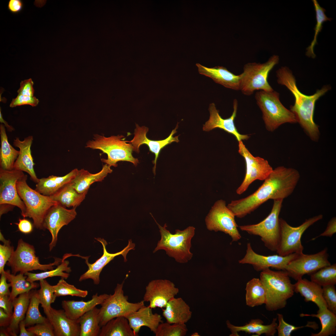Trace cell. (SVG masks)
I'll return each instance as SVG.
<instances>
[{"instance_id":"obj_1","label":"cell","mask_w":336,"mask_h":336,"mask_svg":"<svg viewBox=\"0 0 336 336\" xmlns=\"http://www.w3.org/2000/svg\"><path fill=\"white\" fill-rule=\"evenodd\" d=\"M300 177L299 171L294 168L278 166L254 193L244 198L231 201L227 206L235 217H244L268 200H283L289 196Z\"/></svg>"},{"instance_id":"obj_2","label":"cell","mask_w":336,"mask_h":336,"mask_svg":"<svg viewBox=\"0 0 336 336\" xmlns=\"http://www.w3.org/2000/svg\"><path fill=\"white\" fill-rule=\"evenodd\" d=\"M277 82L286 86L295 98V103L290 106V110L294 114L304 131L313 141L317 142L320 137L319 126L313 119L315 102L330 89L328 85L324 86L314 94L308 96L301 93L298 88L295 77L292 72L287 67H282L276 71Z\"/></svg>"},{"instance_id":"obj_3","label":"cell","mask_w":336,"mask_h":336,"mask_svg":"<svg viewBox=\"0 0 336 336\" xmlns=\"http://www.w3.org/2000/svg\"><path fill=\"white\" fill-rule=\"evenodd\" d=\"M259 279L265 290L267 310L273 311L285 307L287 300L295 292L294 284L287 272L267 268L261 271Z\"/></svg>"},{"instance_id":"obj_4","label":"cell","mask_w":336,"mask_h":336,"mask_svg":"<svg viewBox=\"0 0 336 336\" xmlns=\"http://www.w3.org/2000/svg\"><path fill=\"white\" fill-rule=\"evenodd\" d=\"M257 104L261 110L267 130L273 132L285 123H297L294 114L287 109L279 100V94L274 90L258 91L255 94Z\"/></svg>"},{"instance_id":"obj_5","label":"cell","mask_w":336,"mask_h":336,"mask_svg":"<svg viewBox=\"0 0 336 336\" xmlns=\"http://www.w3.org/2000/svg\"><path fill=\"white\" fill-rule=\"evenodd\" d=\"M155 220L160 229L161 238L153 253L163 250L168 256L174 258L178 262L185 263L190 260L193 255L190 250L191 240L195 234V228L189 226L182 231L177 229L175 233L172 234L166 229V224L163 227Z\"/></svg>"},{"instance_id":"obj_6","label":"cell","mask_w":336,"mask_h":336,"mask_svg":"<svg viewBox=\"0 0 336 336\" xmlns=\"http://www.w3.org/2000/svg\"><path fill=\"white\" fill-rule=\"evenodd\" d=\"M127 143L122 135L106 137L96 134L92 140L87 142L86 147L100 150L107 154V159L102 158L101 160L110 167H117V163L121 161L130 162L136 166L139 161L132 155V145Z\"/></svg>"},{"instance_id":"obj_7","label":"cell","mask_w":336,"mask_h":336,"mask_svg":"<svg viewBox=\"0 0 336 336\" xmlns=\"http://www.w3.org/2000/svg\"><path fill=\"white\" fill-rule=\"evenodd\" d=\"M27 175L25 174L16 182L18 194L26 207L24 217L31 218L35 227L44 230V217L50 208L57 203L49 196L43 195L31 188L27 184Z\"/></svg>"},{"instance_id":"obj_8","label":"cell","mask_w":336,"mask_h":336,"mask_svg":"<svg viewBox=\"0 0 336 336\" xmlns=\"http://www.w3.org/2000/svg\"><path fill=\"white\" fill-rule=\"evenodd\" d=\"M278 56L273 55L263 63H249L245 65L240 75V88L244 95L249 96L255 91H270L273 89L268 78L270 72L278 63Z\"/></svg>"},{"instance_id":"obj_9","label":"cell","mask_w":336,"mask_h":336,"mask_svg":"<svg viewBox=\"0 0 336 336\" xmlns=\"http://www.w3.org/2000/svg\"><path fill=\"white\" fill-rule=\"evenodd\" d=\"M283 201L282 199L273 200L270 213L259 223L239 226L241 231L260 237L265 247L272 251H277L279 243L280 227L279 216Z\"/></svg>"},{"instance_id":"obj_10","label":"cell","mask_w":336,"mask_h":336,"mask_svg":"<svg viewBox=\"0 0 336 336\" xmlns=\"http://www.w3.org/2000/svg\"><path fill=\"white\" fill-rule=\"evenodd\" d=\"M124 281L121 283H118L114 293L109 295L100 305L99 315L101 327L113 319L120 316L126 317L145 306V302L143 300L136 303L128 301V296L124 294Z\"/></svg>"},{"instance_id":"obj_11","label":"cell","mask_w":336,"mask_h":336,"mask_svg":"<svg viewBox=\"0 0 336 336\" xmlns=\"http://www.w3.org/2000/svg\"><path fill=\"white\" fill-rule=\"evenodd\" d=\"M62 259L56 258L54 261L48 264H40L35 254L34 246L21 239L18 240L16 249L14 250L6 264L11 268L12 273L16 275L17 272L25 274L34 270L44 271L54 269V266L60 264Z\"/></svg>"},{"instance_id":"obj_12","label":"cell","mask_w":336,"mask_h":336,"mask_svg":"<svg viewBox=\"0 0 336 336\" xmlns=\"http://www.w3.org/2000/svg\"><path fill=\"white\" fill-rule=\"evenodd\" d=\"M322 214H319L308 219L300 226L293 227L283 219L279 218L280 236L278 246L276 251L281 256H286L294 253H303V247L301 238L305 231L315 223L321 219Z\"/></svg>"},{"instance_id":"obj_13","label":"cell","mask_w":336,"mask_h":336,"mask_svg":"<svg viewBox=\"0 0 336 336\" xmlns=\"http://www.w3.org/2000/svg\"><path fill=\"white\" fill-rule=\"evenodd\" d=\"M235 217L226 206L225 201L219 200L215 202L206 218L207 228L210 231L223 232L231 237L232 242L237 241L241 236Z\"/></svg>"},{"instance_id":"obj_14","label":"cell","mask_w":336,"mask_h":336,"mask_svg":"<svg viewBox=\"0 0 336 336\" xmlns=\"http://www.w3.org/2000/svg\"><path fill=\"white\" fill-rule=\"evenodd\" d=\"M238 142V151L244 158L246 165L244 178L236 191L238 194L240 195L255 180H264L273 169L267 160L259 156H254L242 141Z\"/></svg>"},{"instance_id":"obj_15","label":"cell","mask_w":336,"mask_h":336,"mask_svg":"<svg viewBox=\"0 0 336 336\" xmlns=\"http://www.w3.org/2000/svg\"><path fill=\"white\" fill-rule=\"evenodd\" d=\"M327 249L313 254H300L287 264L284 270L289 277L296 281L306 274H310L331 264L328 260Z\"/></svg>"},{"instance_id":"obj_16","label":"cell","mask_w":336,"mask_h":336,"mask_svg":"<svg viewBox=\"0 0 336 336\" xmlns=\"http://www.w3.org/2000/svg\"><path fill=\"white\" fill-rule=\"evenodd\" d=\"M24 175L22 171L0 168V204H8L17 207L24 217L26 207L18 194L16 182Z\"/></svg>"},{"instance_id":"obj_17","label":"cell","mask_w":336,"mask_h":336,"mask_svg":"<svg viewBox=\"0 0 336 336\" xmlns=\"http://www.w3.org/2000/svg\"><path fill=\"white\" fill-rule=\"evenodd\" d=\"M172 282L167 279H156L150 282L145 288L144 302H149L152 309L165 308L167 302L179 292Z\"/></svg>"},{"instance_id":"obj_18","label":"cell","mask_w":336,"mask_h":336,"mask_svg":"<svg viewBox=\"0 0 336 336\" xmlns=\"http://www.w3.org/2000/svg\"><path fill=\"white\" fill-rule=\"evenodd\" d=\"M76 208L69 209L56 204L52 206L44 219V230L47 229L51 233L52 240L49 245V250H52L57 243L58 234L61 228L68 225L76 217Z\"/></svg>"},{"instance_id":"obj_19","label":"cell","mask_w":336,"mask_h":336,"mask_svg":"<svg viewBox=\"0 0 336 336\" xmlns=\"http://www.w3.org/2000/svg\"><path fill=\"white\" fill-rule=\"evenodd\" d=\"M294 253L286 256L278 254L264 256L256 253L253 250L250 243L247 245L245 256L239 260V263L252 265L257 271L272 268L278 270H284L287 264L299 254Z\"/></svg>"},{"instance_id":"obj_20","label":"cell","mask_w":336,"mask_h":336,"mask_svg":"<svg viewBox=\"0 0 336 336\" xmlns=\"http://www.w3.org/2000/svg\"><path fill=\"white\" fill-rule=\"evenodd\" d=\"M95 239L102 244L103 250V254L101 257L93 264H90L88 262V257H85L84 259L86 260V263L88 268L85 273L80 276L79 281L81 282L86 279H91L93 280L95 284L97 285L100 283V274L105 266L115 257L120 255H122L123 256L124 261L126 262L127 261V254L130 250H134L135 245L132 242L131 240H129L127 245L122 250L116 253H110L107 251L106 249V246L107 245V243L105 240L100 238Z\"/></svg>"},{"instance_id":"obj_21","label":"cell","mask_w":336,"mask_h":336,"mask_svg":"<svg viewBox=\"0 0 336 336\" xmlns=\"http://www.w3.org/2000/svg\"><path fill=\"white\" fill-rule=\"evenodd\" d=\"M238 106V101L235 99L233 101V110L231 115L228 118L223 119L220 115L219 111L217 109L215 104L213 103L210 104L208 108L209 118L203 125V130L208 132L218 128L233 135L238 142L248 139L250 136L248 135L240 133L235 125L234 121L236 115Z\"/></svg>"},{"instance_id":"obj_22","label":"cell","mask_w":336,"mask_h":336,"mask_svg":"<svg viewBox=\"0 0 336 336\" xmlns=\"http://www.w3.org/2000/svg\"><path fill=\"white\" fill-rule=\"evenodd\" d=\"M136 127L133 138L130 141H127V142L131 143L133 146V151L137 153L139 152V147L141 145L145 144L147 145L149 151L155 154V160L153 161L154 165L153 172L155 174L156 161L161 150L172 142H179V136L175 137L173 136V135L177 132L178 124L167 138L164 140L157 141L151 140L147 138L146 135L149 129L147 127L144 126L140 127L137 124H136Z\"/></svg>"},{"instance_id":"obj_23","label":"cell","mask_w":336,"mask_h":336,"mask_svg":"<svg viewBox=\"0 0 336 336\" xmlns=\"http://www.w3.org/2000/svg\"><path fill=\"white\" fill-rule=\"evenodd\" d=\"M33 140L32 136L26 138L23 141H21L18 137L14 140V146L19 148L20 150L14 164L13 169L27 173L30 175V179L37 183L39 179L34 170L35 163L31 150Z\"/></svg>"},{"instance_id":"obj_24","label":"cell","mask_w":336,"mask_h":336,"mask_svg":"<svg viewBox=\"0 0 336 336\" xmlns=\"http://www.w3.org/2000/svg\"><path fill=\"white\" fill-rule=\"evenodd\" d=\"M152 309L148 306H144L126 317L137 336L139 335L141 328L143 326L149 328L154 334L159 325L163 322L161 315L153 313Z\"/></svg>"},{"instance_id":"obj_25","label":"cell","mask_w":336,"mask_h":336,"mask_svg":"<svg viewBox=\"0 0 336 336\" xmlns=\"http://www.w3.org/2000/svg\"><path fill=\"white\" fill-rule=\"evenodd\" d=\"M50 320L55 336H80V328L78 320L69 318L63 310L50 309Z\"/></svg>"},{"instance_id":"obj_26","label":"cell","mask_w":336,"mask_h":336,"mask_svg":"<svg viewBox=\"0 0 336 336\" xmlns=\"http://www.w3.org/2000/svg\"><path fill=\"white\" fill-rule=\"evenodd\" d=\"M199 73L212 78L214 82L234 90H239L240 75H236L223 66L209 68L197 63Z\"/></svg>"},{"instance_id":"obj_27","label":"cell","mask_w":336,"mask_h":336,"mask_svg":"<svg viewBox=\"0 0 336 336\" xmlns=\"http://www.w3.org/2000/svg\"><path fill=\"white\" fill-rule=\"evenodd\" d=\"M165 308L162 315L170 324H186L192 316L189 306L181 297L172 298Z\"/></svg>"},{"instance_id":"obj_28","label":"cell","mask_w":336,"mask_h":336,"mask_svg":"<svg viewBox=\"0 0 336 336\" xmlns=\"http://www.w3.org/2000/svg\"><path fill=\"white\" fill-rule=\"evenodd\" d=\"M109 296L107 294L98 295V293H96L92 296L90 300L87 301L83 300H63L62 302V306L69 318L77 320L96 306L101 304Z\"/></svg>"},{"instance_id":"obj_29","label":"cell","mask_w":336,"mask_h":336,"mask_svg":"<svg viewBox=\"0 0 336 336\" xmlns=\"http://www.w3.org/2000/svg\"><path fill=\"white\" fill-rule=\"evenodd\" d=\"M294 292L299 293L306 302L312 301L319 308L318 311L327 308L323 296L322 287L317 283L302 278L294 284Z\"/></svg>"},{"instance_id":"obj_30","label":"cell","mask_w":336,"mask_h":336,"mask_svg":"<svg viewBox=\"0 0 336 336\" xmlns=\"http://www.w3.org/2000/svg\"><path fill=\"white\" fill-rule=\"evenodd\" d=\"M78 170H72L65 175L57 176L53 175L39 179L35 190L45 196L54 194L67 184L71 182L77 175Z\"/></svg>"},{"instance_id":"obj_31","label":"cell","mask_w":336,"mask_h":336,"mask_svg":"<svg viewBox=\"0 0 336 336\" xmlns=\"http://www.w3.org/2000/svg\"><path fill=\"white\" fill-rule=\"evenodd\" d=\"M277 318H273L269 324L264 325L263 321L259 319H252L248 323L242 326H236L232 324L229 320L226 321L227 328L231 332L230 336H239L238 333L244 332L249 334L255 333L258 336L265 334L268 336H273L277 331L278 324Z\"/></svg>"},{"instance_id":"obj_32","label":"cell","mask_w":336,"mask_h":336,"mask_svg":"<svg viewBox=\"0 0 336 336\" xmlns=\"http://www.w3.org/2000/svg\"><path fill=\"white\" fill-rule=\"evenodd\" d=\"M110 166L105 164L99 172L92 174L84 169L78 170L77 174L71 182L73 187L79 193L88 191L90 186L95 182L102 181L112 170Z\"/></svg>"},{"instance_id":"obj_33","label":"cell","mask_w":336,"mask_h":336,"mask_svg":"<svg viewBox=\"0 0 336 336\" xmlns=\"http://www.w3.org/2000/svg\"><path fill=\"white\" fill-rule=\"evenodd\" d=\"M31 293L30 291L21 294L12 301L14 311L10 324L6 329L10 335H17L19 329V323L25 318L30 303Z\"/></svg>"},{"instance_id":"obj_34","label":"cell","mask_w":336,"mask_h":336,"mask_svg":"<svg viewBox=\"0 0 336 336\" xmlns=\"http://www.w3.org/2000/svg\"><path fill=\"white\" fill-rule=\"evenodd\" d=\"M88 191L78 193L71 182L49 197L53 201L64 207L76 208L84 200Z\"/></svg>"},{"instance_id":"obj_35","label":"cell","mask_w":336,"mask_h":336,"mask_svg":"<svg viewBox=\"0 0 336 336\" xmlns=\"http://www.w3.org/2000/svg\"><path fill=\"white\" fill-rule=\"evenodd\" d=\"M0 168L6 170H12L19 151L15 149L9 143L5 126L2 124L0 125Z\"/></svg>"},{"instance_id":"obj_36","label":"cell","mask_w":336,"mask_h":336,"mask_svg":"<svg viewBox=\"0 0 336 336\" xmlns=\"http://www.w3.org/2000/svg\"><path fill=\"white\" fill-rule=\"evenodd\" d=\"M99 336H137L126 318L118 317L108 321L101 327Z\"/></svg>"},{"instance_id":"obj_37","label":"cell","mask_w":336,"mask_h":336,"mask_svg":"<svg viewBox=\"0 0 336 336\" xmlns=\"http://www.w3.org/2000/svg\"><path fill=\"white\" fill-rule=\"evenodd\" d=\"M100 309L96 306L87 311L78 319L80 325V336H98L100 331Z\"/></svg>"},{"instance_id":"obj_38","label":"cell","mask_w":336,"mask_h":336,"mask_svg":"<svg viewBox=\"0 0 336 336\" xmlns=\"http://www.w3.org/2000/svg\"><path fill=\"white\" fill-rule=\"evenodd\" d=\"M4 273L11 284L12 290L9 298L12 301L18 295L29 292L39 287L38 283L27 280V276L24 274L19 273L16 275H14L11 273L9 270H5Z\"/></svg>"},{"instance_id":"obj_39","label":"cell","mask_w":336,"mask_h":336,"mask_svg":"<svg viewBox=\"0 0 336 336\" xmlns=\"http://www.w3.org/2000/svg\"><path fill=\"white\" fill-rule=\"evenodd\" d=\"M245 290L247 306L254 307L265 304V290L259 278H254L248 281L246 284Z\"/></svg>"},{"instance_id":"obj_40","label":"cell","mask_w":336,"mask_h":336,"mask_svg":"<svg viewBox=\"0 0 336 336\" xmlns=\"http://www.w3.org/2000/svg\"><path fill=\"white\" fill-rule=\"evenodd\" d=\"M301 317H316L320 320L321 324V330L318 333H313L311 336H329L335 334L336 332V315L327 308L317 312V314H301Z\"/></svg>"},{"instance_id":"obj_41","label":"cell","mask_w":336,"mask_h":336,"mask_svg":"<svg viewBox=\"0 0 336 336\" xmlns=\"http://www.w3.org/2000/svg\"><path fill=\"white\" fill-rule=\"evenodd\" d=\"M71 256V254H65L62 259L61 262L57 266V267L55 269L38 273H33L29 272L26 273L24 274L27 276V280L33 282L45 279L48 278L55 276H59L62 278L67 279L69 276V273L71 272L72 270L71 268L68 266L69 261L65 259L67 257Z\"/></svg>"},{"instance_id":"obj_42","label":"cell","mask_w":336,"mask_h":336,"mask_svg":"<svg viewBox=\"0 0 336 336\" xmlns=\"http://www.w3.org/2000/svg\"><path fill=\"white\" fill-rule=\"evenodd\" d=\"M40 304L37 291H31L30 303L24 319L26 327L44 323L49 320L41 314L39 310Z\"/></svg>"},{"instance_id":"obj_43","label":"cell","mask_w":336,"mask_h":336,"mask_svg":"<svg viewBox=\"0 0 336 336\" xmlns=\"http://www.w3.org/2000/svg\"><path fill=\"white\" fill-rule=\"evenodd\" d=\"M39 281L40 288L37 291L38 297L44 312L47 318L50 321L51 305L54 302L57 297L54 294L52 286L45 279Z\"/></svg>"},{"instance_id":"obj_44","label":"cell","mask_w":336,"mask_h":336,"mask_svg":"<svg viewBox=\"0 0 336 336\" xmlns=\"http://www.w3.org/2000/svg\"><path fill=\"white\" fill-rule=\"evenodd\" d=\"M311 281L322 287L336 284V264L324 267L310 274Z\"/></svg>"},{"instance_id":"obj_45","label":"cell","mask_w":336,"mask_h":336,"mask_svg":"<svg viewBox=\"0 0 336 336\" xmlns=\"http://www.w3.org/2000/svg\"><path fill=\"white\" fill-rule=\"evenodd\" d=\"M316 13V24L315 28V33L314 37L310 44L306 49V55L309 57L314 58L316 55L314 52L315 45L317 44V38L318 34L322 30L324 22L327 21H331V18L327 17L325 12V10L321 7L316 0H312Z\"/></svg>"},{"instance_id":"obj_46","label":"cell","mask_w":336,"mask_h":336,"mask_svg":"<svg viewBox=\"0 0 336 336\" xmlns=\"http://www.w3.org/2000/svg\"><path fill=\"white\" fill-rule=\"evenodd\" d=\"M64 279L62 278L56 285L52 286L54 294L57 297L71 296L85 298L87 295V290L77 288L74 285L68 283Z\"/></svg>"},{"instance_id":"obj_47","label":"cell","mask_w":336,"mask_h":336,"mask_svg":"<svg viewBox=\"0 0 336 336\" xmlns=\"http://www.w3.org/2000/svg\"><path fill=\"white\" fill-rule=\"evenodd\" d=\"M188 331L185 324L163 322L159 325L154 334L156 336H184Z\"/></svg>"},{"instance_id":"obj_48","label":"cell","mask_w":336,"mask_h":336,"mask_svg":"<svg viewBox=\"0 0 336 336\" xmlns=\"http://www.w3.org/2000/svg\"><path fill=\"white\" fill-rule=\"evenodd\" d=\"M277 316L279 324L277 326V330L278 336H290L293 331L305 327L311 328L315 330L318 328V325L315 322H308L305 326L296 327L287 323L284 320L282 315L277 314Z\"/></svg>"},{"instance_id":"obj_49","label":"cell","mask_w":336,"mask_h":336,"mask_svg":"<svg viewBox=\"0 0 336 336\" xmlns=\"http://www.w3.org/2000/svg\"><path fill=\"white\" fill-rule=\"evenodd\" d=\"M0 240L2 242L3 245H0V273L4 272L5 265L10 259L14 250V248L11 245L9 240L4 238L1 232H0Z\"/></svg>"},{"instance_id":"obj_50","label":"cell","mask_w":336,"mask_h":336,"mask_svg":"<svg viewBox=\"0 0 336 336\" xmlns=\"http://www.w3.org/2000/svg\"><path fill=\"white\" fill-rule=\"evenodd\" d=\"M322 287L323 296L327 309L336 315V291L335 286L329 285Z\"/></svg>"},{"instance_id":"obj_51","label":"cell","mask_w":336,"mask_h":336,"mask_svg":"<svg viewBox=\"0 0 336 336\" xmlns=\"http://www.w3.org/2000/svg\"><path fill=\"white\" fill-rule=\"evenodd\" d=\"M27 330L37 336H55L53 326L49 320L29 327Z\"/></svg>"},{"instance_id":"obj_52","label":"cell","mask_w":336,"mask_h":336,"mask_svg":"<svg viewBox=\"0 0 336 336\" xmlns=\"http://www.w3.org/2000/svg\"><path fill=\"white\" fill-rule=\"evenodd\" d=\"M39 102V100L35 96H29L18 94L16 98L13 99L10 107L12 108L23 105H30L36 106Z\"/></svg>"},{"instance_id":"obj_53","label":"cell","mask_w":336,"mask_h":336,"mask_svg":"<svg viewBox=\"0 0 336 336\" xmlns=\"http://www.w3.org/2000/svg\"><path fill=\"white\" fill-rule=\"evenodd\" d=\"M34 82L31 78L22 81L17 92L18 94L30 97L34 96Z\"/></svg>"},{"instance_id":"obj_54","label":"cell","mask_w":336,"mask_h":336,"mask_svg":"<svg viewBox=\"0 0 336 336\" xmlns=\"http://www.w3.org/2000/svg\"><path fill=\"white\" fill-rule=\"evenodd\" d=\"M13 307L12 301L9 298V296H0V308H2L8 314L12 315Z\"/></svg>"},{"instance_id":"obj_55","label":"cell","mask_w":336,"mask_h":336,"mask_svg":"<svg viewBox=\"0 0 336 336\" xmlns=\"http://www.w3.org/2000/svg\"><path fill=\"white\" fill-rule=\"evenodd\" d=\"M24 3L21 0H9L7 3V8L12 14H17L23 10Z\"/></svg>"},{"instance_id":"obj_56","label":"cell","mask_w":336,"mask_h":336,"mask_svg":"<svg viewBox=\"0 0 336 336\" xmlns=\"http://www.w3.org/2000/svg\"><path fill=\"white\" fill-rule=\"evenodd\" d=\"M15 224L17 226L19 230L23 233H30L33 230V225L27 219L19 218V222Z\"/></svg>"},{"instance_id":"obj_57","label":"cell","mask_w":336,"mask_h":336,"mask_svg":"<svg viewBox=\"0 0 336 336\" xmlns=\"http://www.w3.org/2000/svg\"><path fill=\"white\" fill-rule=\"evenodd\" d=\"M336 232V218L335 217L332 218L329 222L326 228L325 231L317 237L314 238L315 240L317 237L321 236H325L331 237Z\"/></svg>"},{"instance_id":"obj_58","label":"cell","mask_w":336,"mask_h":336,"mask_svg":"<svg viewBox=\"0 0 336 336\" xmlns=\"http://www.w3.org/2000/svg\"><path fill=\"white\" fill-rule=\"evenodd\" d=\"M0 279V296L7 295L9 296L10 292L9 288L11 287L10 283H8L7 280L4 272L1 274Z\"/></svg>"},{"instance_id":"obj_59","label":"cell","mask_w":336,"mask_h":336,"mask_svg":"<svg viewBox=\"0 0 336 336\" xmlns=\"http://www.w3.org/2000/svg\"><path fill=\"white\" fill-rule=\"evenodd\" d=\"M12 315L6 313L3 309L0 308V326L2 327H7L10 325Z\"/></svg>"},{"instance_id":"obj_60","label":"cell","mask_w":336,"mask_h":336,"mask_svg":"<svg viewBox=\"0 0 336 336\" xmlns=\"http://www.w3.org/2000/svg\"><path fill=\"white\" fill-rule=\"evenodd\" d=\"M26 325L24 320L21 321L19 324L20 329L19 336H34L35 335L32 333L28 331L26 329Z\"/></svg>"},{"instance_id":"obj_61","label":"cell","mask_w":336,"mask_h":336,"mask_svg":"<svg viewBox=\"0 0 336 336\" xmlns=\"http://www.w3.org/2000/svg\"><path fill=\"white\" fill-rule=\"evenodd\" d=\"M0 217L3 214L6 213L12 210L13 208V207H14L13 206L8 204H0Z\"/></svg>"},{"instance_id":"obj_62","label":"cell","mask_w":336,"mask_h":336,"mask_svg":"<svg viewBox=\"0 0 336 336\" xmlns=\"http://www.w3.org/2000/svg\"><path fill=\"white\" fill-rule=\"evenodd\" d=\"M1 108L0 109V122L1 123H3L5 127H6L7 130L8 132H12L14 130V128L8 124L3 119L1 112Z\"/></svg>"},{"instance_id":"obj_63","label":"cell","mask_w":336,"mask_h":336,"mask_svg":"<svg viewBox=\"0 0 336 336\" xmlns=\"http://www.w3.org/2000/svg\"><path fill=\"white\" fill-rule=\"evenodd\" d=\"M1 327V329L0 331V336H8L10 335L6 329H5L2 327Z\"/></svg>"},{"instance_id":"obj_64","label":"cell","mask_w":336,"mask_h":336,"mask_svg":"<svg viewBox=\"0 0 336 336\" xmlns=\"http://www.w3.org/2000/svg\"><path fill=\"white\" fill-rule=\"evenodd\" d=\"M191 336H200V335L199 334L198 332H194V333H193L192 334H191Z\"/></svg>"}]
</instances>
